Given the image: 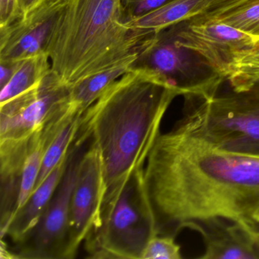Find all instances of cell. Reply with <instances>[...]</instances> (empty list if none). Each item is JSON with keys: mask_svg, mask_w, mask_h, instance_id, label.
<instances>
[{"mask_svg": "<svg viewBox=\"0 0 259 259\" xmlns=\"http://www.w3.org/2000/svg\"><path fill=\"white\" fill-rule=\"evenodd\" d=\"M88 141L72 144L67 167L52 199L35 227L15 243L12 251L6 249L10 257L66 259L71 197Z\"/></svg>", "mask_w": 259, "mask_h": 259, "instance_id": "7", "label": "cell"}, {"mask_svg": "<svg viewBox=\"0 0 259 259\" xmlns=\"http://www.w3.org/2000/svg\"><path fill=\"white\" fill-rule=\"evenodd\" d=\"M83 113V112H78L72 115L48 144L44 154L40 174L34 189L51 175L69 154L79 131Z\"/></svg>", "mask_w": 259, "mask_h": 259, "instance_id": "18", "label": "cell"}, {"mask_svg": "<svg viewBox=\"0 0 259 259\" xmlns=\"http://www.w3.org/2000/svg\"><path fill=\"white\" fill-rule=\"evenodd\" d=\"M177 96L150 72L131 69L83 113L75 141L91 139L99 152L105 186L101 211L130 176L144 167L162 119Z\"/></svg>", "mask_w": 259, "mask_h": 259, "instance_id": "2", "label": "cell"}, {"mask_svg": "<svg viewBox=\"0 0 259 259\" xmlns=\"http://www.w3.org/2000/svg\"><path fill=\"white\" fill-rule=\"evenodd\" d=\"M251 0H209L205 10L190 20L193 22H204L213 20L224 13L236 8Z\"/></svg>", "mask_w": 259, "mask_h": 259, "instance_id": "22", "label": "cell"}, {"mask_svg": "<svg viewBox=\"0 0 259 259\" xmlns=\"http://www.w3.org/2000/svg\"><path fill=\"white\" fill-rule=\"evenodd\" d=\"M170 0H122L127 22L160 8Z\"/></svg>", "mask_w": 259, "mask_h": 259, "instance_id": "23", "label": "cell"}, {"mask_svg": "<svg viewBox=\"0 0 259 259\" xmlns=\"http://www.w3.org/2000/svg\"><path fill=\"white\" fill-rule=\"evenodd\" d=\"M208 2L209 0H170L127 24L132 29L154 34L198 16L205 10Z\"/></svg>", "mask_w": 259, "mask_h": 259, "instance_id": "15", "label": "cell"}, {"mask_svg": "<svg viewBox=\"0 0 259 259\" xmlns=\"http://www.w3.org/2000/svg\"><path fill=\"white\" fill-rule=\"evenodd\" d=\"M137 54L101 72L89 75L69 86V101L76 112L84 113L104 92L132 69Z\"/></svg>", "mask_w": 259, "mask_h": 259, "instance_id": "16", "label": "cell"}, {"mask_svg": "<svg viewBox=\"0 0 259 259\" xmlns=\"http://www.w3.org/2000/svg\"><path fill=\"white\" fill-rule=\"evenodd\" d=\"M19 63L0 61V86L1 89L7 84L13 76Z\"/></svg>", "mask_w": 259, "mask_h": 259, "instance_id": "25", "label": "cell"}, {"mask_svg": "<svg viewBox=\"0 0 259 259\" xmlns=\"http://www.w3.org/2000/svg\"><path fill=\"white\" fill-rule=\"evenodd\" d=\"M201 234L204 245L202 259H257L259 245L237 224L222 218L190 221L184 228Z\"/></svg>", "mask_w": 259, "mask_h": 259, "instance_id": "12", "label": "cell"}, {"mask_svg": "<svg viewBox=\"0 0 259 259\" xmlns=\"http://www.w3.org/2000/svg\"><path fill=\"white\" fill-rule=\"evenodd\" d=\"M157 235L144 183V167L135 171L114 201L101 211L99 227L86 238L91 257L142 259Z\"/></svg>", "mask_w": 259, "mask_h": 259, "instance_id": "5", "label": "cell"}, {"mask_svg": "<svg viewBox=\"0 0 259 259\" xmlns=\"http://www.w3.org/2000/svg\"><path fill=\"white\" fill-rule=\"evenodd\" d=\"M227 80L234 91L249 89L259 81V38L237 54Z\"/></svg>", "mask_w": 259, "mask_h": 259, "instance_id": "19", "label": "cell"}, {"mask_svg": "<svg viewBox=\"0 0 259 259\" xmlns=\"http://www.w3.org/2000/svg\"><path fill=\"white\" fill-rule=\"evenodd\" d=\"M22 18L19 0H0V28L9 26Z\"/></svg>", "mask_w": 259, "mask_h": 259, "instance_id": "24", "label": "cell"}, {"mask_svg": "<svg viewBox=\"0 0 259 259\" xmlns=\"http://www.w3.org/2000/svg\"><path fill=\"white\" fill-rule=\"evenodd\" d=\"M32 136L0 140L1 231L6 228L17 207L22 170Z\"/></svg>", "mask_w": 259, "mask_h": 259, "instance_id": "13", "label": "cell"}, {"mask_svg": "<svg viewBox=\"0 0 259 259\" xmlns=\"http://www.w3.org/2000/svg\"><path fill=\"white\" fill-rule=\"evenodd\" d=\"M38 0H19V7L22 13V18L28 16L34 8Z\"/></svg>", "mask_w": 259, "mask_h": 259, "instance_id": "26", "label": "cell"}, {"mask_svg": "<svg viewBox=\"0 0 259 259\" xmlns=\"http://www.w3.org/2000/svg\"><path fill=\"white\" fill-rule=\"evenodd\" d=\"M69 85L52 69L32 89L0 104V140L30 138L69 105Z\"/></svg>", "mask_w": 259, "mask_h": 259, "instance_id": "8", "label": "cell"}, {"mask_svg": "<svg viewBox=\"0 0 259 259\" xmlns=\"http://www.w3.org/2000/svg\"><path fill=\"white\" fill-rule=\"evenodd\" d=\"M65 4L35 9L25 18L0 28V61L19 63L47 53L54 25Z\"/></svg>", "mask_w": 259, "mask_h": 259, "instance_id": "11", "label": "cell"}, {"mask_svg": "<svg viewBox=\"0 0 259 259\" xmlns=\"http://www.w3.org/2000/svg\"><path fill=\"white\" fill-rule=\"evenodd\" d=\"M199 101L175 128L218 151L259 158V81Z\"/></svg>", "mask_w": 259, "mask_h": 259, "instance_id": "4", "label": "cell"}, {"mask_svg": "<svg viewBox=\"0 0 259 259\" xmlns=\"http://www.w3.org/2000/svg\"><path fill=\"white\" fill-rule=\"evenodd\" d=\"M175 25L142 40L132 69L150 72L186 101L210 99L227 79L198 53L177 43Z\"/></svg>", "mask_w": 259, "mask_h": 259, "instance_id": "6", "label": "cell"}, {"mask_svg": "<svg viewBox=\"0 0 259 259\" xmlns=\"http://www.w3.org/2000/svg\"><path fill=\"white\" fill-rule=\"evenodd\" d=\"M174 236L156 235L147 245L142 259H181V246Z\"/></svg>", "mask_w": 259, "mask_h": 259, "instance_id": "21", "label": "cell"}, {"mask_svg": "<svg viewBox=\"0 0 259 259\" xmlns=\"http://www.w3.org/2000/svg\"><path fill=\"white\" fill-rule=\"evenodd\" d=\"M151 34L128 27L122 0H67L47 54L53 72L70 86L126 60Z\"/></svg>", "mask_w": 259, "mask_h": 259, "instance_id": "3", "label": "cell"}, {"mask_svg": "<svg viewBox=\"0 0 259 259\" xmlns=\"http://www.w3.org/2000/svg\"><path fill=\"white\" fill-rule=\"evenodd\" d=\"M70 151L51 175L33 191L25 204L13 214L8 225L1 231L2 239L8 238L16 243L35 227L61 181L67 167Z\"/></svg>", "mask_w": 259, "mask_h": 259, "instance_id": "14", "label": "cell"}, {"mask_svg": "<svg viewBox=\"0 0 259 259\" xmlns=\"http://www.w3.org/2000/svg\"><path fill=\"white\" fill-rule=\"evenodd\" d=\"M51 70V60L46 52L19 62L10 81L1 89L0 104L32 89Z\"/></svg>", "mask_w": 259, "mask_h": 259, "instance_id": "17", "label": "cell"}, {"mask_svg": "<svg viewBox=\"0 0 259 259\" xmlns=\"http://www.w3.org/2000/svg\"><path fill=\"white\" fill-rule=\"evenodd\" d=\"M213 20L230 25L255 40L259 38V0H251Z\"/></svg>", "mask_w": 259, "mask_h": 259, "instance_id": "20", "label": "cell"}, {"mask_svg": "<svg viewBox=\"0 0 259 259\" xmlns=\"http://www.w3.org/2000/svg\"><path fill=\"white\" fill-rule=\"evenodd\" d=\"M104 193L99 152L91 139L81 157L71 197L66 259L75 257L81 244L99 227Z\"/></svg>", "mask_w": 259, "mask_h": 259, "instance_id": "9", "label": "cell"}, {"mask_svg": "<svg viewBox=\"0 0 259 259\" xmlns=\"http://www.w3.org/2000/svg\"><path fill=\"white\" fill-rule=\"evenodd\" d=\"M67 0H38L37 4H36L34 8L32 10L37 8H41V7H56V6L60 5V4H64ZM31 10V11H32Z\"/></svg>", "mask_w": 259, "mask_h": 259, "instance_id": "27", "label": "cell"}, {"mask_svg": "<svg viewBox=\"0 0 259 259\" xmlns=\"http://www.w3.org/2000/svg\"><path fill=\"white\" fill-rule=\"evenodd\" d=\"M144 183L157 235L222 218L259 245V158L218 151L174 127L156 139Z\"/></svg>", "mask_w": 259, "mask_h": 259, "instance_id": "1", "label": "cell"}, {"mask_svg": "<svg viewBox=\"0 0 259 259\" xmlns=\"http://www.w3.org/2000/svg\"><path fill=\"white\" fill-rule=\"evenodd\" d=\"M176 40L193 50L227 79L237 54L252 46L254 37L218 20L177 24Z\"/></svg>", "mask_w": 259, "mask_h": 259, "instance_id": "10", "label": "cell"}]
</instances>
